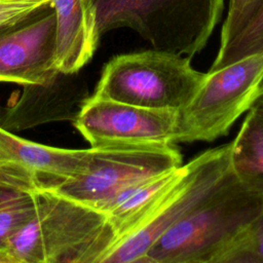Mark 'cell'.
<instances>
[{
    "label": "cell",
    "mask_w": 263,
    "mask_h": 263,
    "mask_svg": "<svg viewBox=\"0 0 263 263\" xmlns=\"http://www.w3.org/2000/svg\"><path fill=\"white\" fill-rule=\"evenodd\" d=\"M115 241L106 214L38 191L33 216L0 252V263H102Z\"/></svg>",
    "instance_id": "obj_1"
},
{
    "label": "cell",
    "mask_w": 263,
    "mask_h": 263,
    "mask_svg": "<svg viewBox=\"0 0 263 263\" xmlns=\"http://www.w3.org/2000/svg\"><path fill=\"white\" fill-rule=\"evenodd\" d=\"M98 34L128 28L153 49L191 58L206 45L224 0H90Z\"/></svg>",
    "instance_id": "obj_2"
},
{
    "label": "cell",
    "mask_w": 263,
    "mask_h": 263,
    "mask_svg": "<svg viewBox=\"0 0 263 263\" xmlns=\"http://www.w3.org/2000/svg\"><path fill=\"white\" fill-rule=\"evenodd\" d=\"M263 213V198L232 177L203 204L162 233L142 263H217Z\"/></svg>",
    "instance_id": "obj_3"
},
{
    "label": "cell",
    "mask_w": 263,
    "mask_h": 263,
    "mask_svg": "<svg viewBox=\"0 0 263 263\" xmlns=\"http://www.w3.org/2000/svg\"><path fill=\"white\" fill-rule=\"evenodd\" d=\"M205 77L190 58L150 49L115 55L105 66L95 96L151 109L180 110Z\"/></svg>",
    "instance_id": "obj_4"
},
{
    "label": "cell",
    "mask_w": 263,
    "mask_h": 263,
    "mask_svg": "<svg viewBox=\"0 0 263 263\" xmlns=\"http://www.w3.org/2000/svg\"><path fill=\"white\" fill-rule=\"evenodd\" d=\"M263 54L209 71L190 101L177 114L176 144L212 142L228 134L259 91Z\"/></svg>",
    "instance_id": "obj_5"
},
{
    "label": "cell",
    "mask_w": 263,
    "mask_h": 263,
    "mask_svg": "<svg viewBox=\"0 0 263 263\" xmlns=\"http://www.w3.org/2000/svg\"><path fill=\"white\" fill-rule=\"evenodd\" d=\"M230 149L231 142L187 162L183 177L146 222L135 233L117 240L102 263H142L162 233L203 204L232 177Z\"/></svg>",
    "instance_id": "obj_6"
},
{
    "label": "cell",
    "mask_w": 263,
    "mask_h": 263,
    "mask_svg": "<svg viewBox=\"0 0 263 263\" xmlns=\"http://www.w3.org/2000/svg\"><path fill=\"white\" fill-rule=\"evenodd\" d=\"M84 172L52 191L105 214L119 193L147 177L183 165L177 145L91 147Z\"/></svg>",
    "instance_id": "obj_7"
},
{
    "label": "cell",
    "mask_w": 263,
    "mask_h": 263,
    "mask_svg": "<svg viewBox=\"0 0 263 263\" xmlns=\"http://www.w3.org/2000/svg\"><path fill=\"white\" fill-rule=\"evenodd\" d=\"M177 114L92 95L83 101L74 125L90 147L177 145Z\"/></svg>",
    "instance_id": "obj_8"
},
{
    "label": "cell",
    "mask_w": 263,
    "mask_h": 263,
    "mask_svg": "<svg viewBox=\"0 0 263 263\" xmlns=\"http://www.w3.org/2000/svg\"><path fill=\"white\" fill-rule=\"evenodd\" d=\"M55 26V13L49 4L0 28V82L44 85L58 77Z\"/></svg>",
    "instance_id": "obj_9"
},
{
    "label": "cell",
    "mask_w": 263,
    "mask_h": 263,
    "mask_svg": "<svg viewBox=\"0 0 263 263\" xmlns=\"http://www.w3.org/2000/svg\"><path fill=\"white\" fill-rule=\"evenodd\" d=\"M92 153L34 143L0 125V176L31 191L53 190L84 172Z\"/></svg>",
    "instance_id": "obj_10"
},
{
    "label": "cell",
    "mask_w": 263,
    "mask_h": 263,
    "mask_svg": "<svg viewBox=\"0 0 263 263\" xmlns=\"http://www.w3.org/2000/svg\"><path fill=\"white\" fill-rule=\"evenodd\" d=\"M55 13L54 67L72 75L92 58L101 37L90 0H51Z\"/></svg>",
    "instance_id": "obj_11"
},
{
    "label": "cell",
    "mask_w": 263,
    "mask_h": 263,
    "mask_svg": "<svg viewBox=\"0 0 263 263\" xmlns=\"http://www.w3.org/2000/svg\"><path fill=\"white\" fill-rule=\"evenodd\" d=\"M185 171L183 164L147 177L132 184L117 195L105 212L114 228L116 241L135 233L146 222L180 181Z\"/></svg>",
    "instance_id": "obj_12"
},
{
    "label": "cell",
    "mask_w": 263,
    "mask_h": 263,
    "mask_svg": "<svg viewBox=\"0 0 263 263\" xmlns=\"http://www.w3.org/2000/svg\"><path fill=\"white\" fill-rule=\"evenodd\" d=\"M230 164L236 180L263 198V116L253 110L231 142Z\"/></svg>",
    "instance_id": "obj_13"
},
{
    "label": "cell",
    "mask_w": 263,
    "mask_h": 263,
    "mask_svg": "<svg viewBox=\"0 0 263 263\" xmlns=\"http://www.w3.org/2000/svg\"><path fill=\"white\" fill-rule=\"evenodd\" d=\"M256 54H263V0H256L235 22L222 27L219 51L209 71Z\"/></svg>",
    "instance_id": "obj_14"
},
{
    "label": "cell",
    "mask_w": 263,
    "mask_h": 263,
    "mask_svg": "<svg viewBox=\"0 0 263 263\" xmlns=\"http://www.w3.org/2000/svg\"><path fill=\"white\" fill-rule=\"evenodd\" d=\"M37 192L15 185L0 176V252L31 219Z\"/></svg>",
    "instance_id": "obj_15"
},
{
    "label": "cell",
    "mask_w": 263,
    "mask_h": 263,
    "mask_svg": "<svg viewBox=\"0 0 263 263\" xmlns=\"http://www.w3.org/2000/svg\"><path fill=\"white\" fill-rule=\"evenodd\" d=\"M217 263H263V213L232 241Z\"/></svg>",
    "instance_id": "obj_16"
},
{
    "label": "cell",
    "mask_w": 263,
    "mask_h": 263,
    "mask_svg": "<svg viewBox=\"0 0 263 263\" xmlns=\"http://www.w3.org/2000/svg\"><path fill=\"white\" fill-rule=\"evenodd\" d=\"M51 0H0V28L29 17Z\"/></svg>",
    "instance_id": "obj_17"
},
{
    "label": "cell",
    "mask_w": 263,
    "mask_h": 263,
    "mask_svg": "<svg viewBox=\"0 0 263 263\" xmlns=\"http://www.w3.org/2000/svg\"><path fill=\"white\" fill-rule=\"evenodd\" d=\"M255 1L256 0H229L227 16L223 26H228L235 22Z\"/></svg>",
    "instance_id": "obj_18"
},
{
    "label": "cell",
    "mask_w": 263,
    "mask_h": 263,
    "mask_svg": "<svg viewBox=\"0 0 263 263\" xmlns=\"http://www.w3.org/2000/svg\"><path fill=\"white\" fill-rule=\"evenodd\" d=\"M249 110H253L256 113L263 116V89L258 91V93L256 95L254 101L252 102V105Z\"/></svg>",
    "instance_id": "obj_19"
},
{
    "label": "cell",
    "mask_w": 263,
    "mask_h": 263,
    "mask_svg": "<svg viewBox=\"0 0 263 263\" xmlns=\"http://www.w3.org/2000/svg\"><path fill=\"white\" fill-rule=\"evenodd\" d=\"M263 89V78H262V80H261V82H260V86H259V91L260 90H262Z\"/></svg>",
    "instance_id": "obj_20"
}]
</instances>
